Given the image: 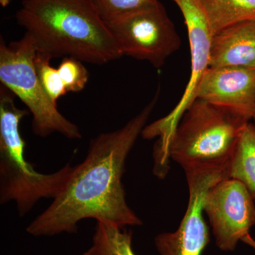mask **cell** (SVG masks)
<instances>
[{"mask_svg": "<svg viewBox=\"0 0 255 255\" xmlns=\"http://www.w3.org/2000/svg\"><path fill=\"white\" fill-rule=\"evenodd\" d=\"M159 90L140 113L123 127L90 140L86 157L73 166L68 180L50 205L26 228L36 237L78 232L82 220L112 223L119 227L138 226L142 220L126 199V162L141 135L158 100Z\"/></svg>", "mask_w": 255, "mask_h": 255, "instance_id": "obj_1", "label": "cell"}, {"mask_svg": "<svg viewBox=\"0 0 255 255\" xmlns=\"http://www.w3.org/2000/svg\"><path fill=\"white\" fill-rule=\"evenodd\" d=\"M15 18L50 59L104 65L123 57L92 0H23Z\"/></svg>", "mask_w": 255, "mask_h": 255, "instance_id": "obj_2", "label": "cell"}, {"mask_svg": "<svg viewBox=\"0 0 255 255\" xmlns=\"http://www.w3.org/2000/svg\"><path fill=\"white\" fill-rule=\"evenodd\" d=\"M15 96L0 86V204L14 201L20 217L43 199H54L68 180L73 166L41 173L26 158V141L20 123L28 111L16 107Z\"/></svg>", "mask_w": 255, "mask_h": 255, "instance_id": "obj_3", "label": "cell"}, {"mask_svg": "<svg viewBox=\"0 0 255 255\" xmlns=\"http://www.w3.org/2000/svg\"><path fill=\"white\" fill-rule=\"evenodd\" d=\"M248 122L228 111L196 99L172 134L167 157L186 171L226 168L242 129Z\"/></svg>", "mask_w": 255, "mask_h": 255, "instance_id": "obj_4", "label": "cell"}, {"mask_svg": "<svg viewBox=\"0 0 255 255\" xmlns=\"http://www.w3.org/2000/svg\"><path fill=\"white\" fill-rule=\"evenodd\" d=\"M36 47L25 32L21 39L6 43L0 40V82L26 105L32 115V129L38 136L60 133L68 139H80L76 124L60 113L42 86L35 57Z\"/></svg>", "mask_w": 255, "mask_h": 255, "instance_id": "obj_5", "label": "cell"}, {"mask_svg": "<svg viewBox=\"0 0 255 255\" xmlns=\"http://www.w3.org/2000/svg\"><path fill=\"white\" fill-rule=\"evenodd\" d=\"M106 23L123 56L145 60L157 69L182 45L173 21L159 0Z\"/></svg>", "mask_w": 255, "mask_h": 255, "instance_id": "obj_6", "label": "cell"}, {"mask_svg": "<svg viewBox=\"0 0 255 255\" xmlns=\"http://www.w3.org/2000/svg\"><path fill=\"white\" fill-rule=\"evenodd\" d=\"M179 10L187 26L191 54V75L177 105L167 116L144 128L141 135L150 140L157 137V145L164 150L179 121L195 100L196 93L210 67L214 31L201 0H172Z\"/></svg>", "mask_w": 255, "mask_h": 255, "instance_id": "obj_7", "label": "cell"}, {"mask_svg": "<svg viewBox=\"0 0 255 255\" xmlns=\"http://www.w3.org/2000/svg\"><path fill=\"white\" fill-rule=\"evenodd\" d=\"M255 198L236 179L224 177L211 187L204 201V214L221 251L233 252L255 226Z\"/></svg>", "mask_w": 255, "mask_h": 255, "instance_id": "obj_8", "label": "cell"}, {"mask_svg": "<svg viewBox=\"0 0 255 255\" xmlns=\"http://www.w3.org/2000/svg\"><path fill=\"white\" fill-rule=\"evenodd\" d=\"M189 200L185 214L174 232L162 233L155 238L159 255H201L210 242L204 219V201L216 182L228 177L225 168L186 171Z\"/></svg>", "mask_w": 255, "mask_h": 255, "instance_id": "obj_9", "label": "cell"}, {"mask_svg": "<svg viewBox=\"0 0 255 255\" xmlns=\"http://www.w3.org/2000/svg\"><path fill=\"white\" fill-rule=\"evenodd\" d=\"M196 99L251 122L255 111V69L209 67L198 87Z\"/></svg>", "mask_w": 255, "mask_h": 255, "instance_id": "obj_10", "label": "cell"}, {"mask_svg": "<svg viewBox=\"0 0 255 255\" xmlns=\"http://www.w3.org/2000/svg\"><path fill=\"white\" fill-rule=\"evenodd\" d=\"M210 67L255 69V22L236 23L215 33Z\"/></svg>", "mask_w": 255, "mask_h": 255, "instance_id": "obj_11", "label": "cell"}, {"mask_svg": "<svg viewBox=\"0 0 255 255\" xmlns=\"http://www.w3.org/2000/svg\"><path fill=\"white\" fill-rule=\"evenodd\" d=\"M228 177L244 183L255 199V127L248 122L242 129L228 167Z\"/></svg>", "mask_w": 255, "mask_h": 255, "instance_id": "obj_12", "label": "cell"}, {"mask_svg": "<svg viewBox=\"0 0 255 255\" xmlns=\"http://www.w3.org/2000/svg\"><path fill=\"white\" fill-rule=\"evenodd\" d=\"M214 34L236 23L255 22V0H201Z\"/></svg>", "mask_w": 255, "mask_h": 255, "instance_id": "obj_13", "label": "cell"}, {"mask_svg": "<svg viewBox=\"0 0 255 255\" xmlns=\"http://www.w3.org/2000/svg\"><path fill=\"white\" fill-rule=\"evenodd\" d=\"M112 223L97 221L91 246L83 255H136L132 233Z\"/></svg>", "mask_w": 255, "mask_h": 255, "instance_id": "obj_14", "label": "cell"}, {"mask_svg": "<svg viewBox=\"0 0 255 255\" xmlns=\"http://www.w3.org/2000/svg\"><path fill=\"white\" fill-rule=\"evenodd\" d=\"M50 58L37 51L35 57V65L38 78L43 89L50 100L57 104L60 97L68 93L58 68L50 65Z\"/></svg>", "mask_w": 255, "mask_h": 255, "instance_id": "obj_15", "label": "cell"}, {"mask_svg": "<svg viewBox=\"0 0 255 255\" xmlns=\"http://www.w3.org/2000/svg\"><path fill=\"white\" fill-rule=\"evenodd\" d=\"M101 18L110 22L143 9L158 0H92Z\"/></svg>", "mask_w": 255, "mask_h": 255, "instance_id": "obj_16", "label": "cell"}, {"mask_svg": "<svg viewBox=\"0 0 255 255\" xmlns=\"http://www.w3.org/2000/svg\"><path fill=\"white\" fill-rule=\"evenodd\" d=\"M76 58H64L58 70L68 92H80L85 89L89 80V72Z\"/></svg>", "mask_w": 255, "mask_h": 255, "instance_id": "obj_17", "label": "cell"}, {"mask_svg": "<svg viewBox=\"0 0 255 255\" xmlns=\"http://www.w3.org/2000/svg\"><path fill=\"white\" fill-rule=\"evenodd\" d=\"M242 242L244 243L245 244H246L247 246L251 247L252 249L255 252V240L252 237L251 235H248L246 238H243V239L242 240Z\"/></svg>", "mask_w": 255, "mask_h": 255, "instance_id": "obj_18", "label": "cell"}, {"mask_svg": "<svg viewBox=\"0 0 255 255\" xmlns=\"http://www.w3.org/2000/svg\"><path fill=\"white\" fill-rule=\"evenodd\" d=\"M12 0H0V4L2 7H6L11 3Z\"/></svg>", "mask_w": 255, "mask_h": 255, "instance_id": "obj_19", "label": "cell"}, {"mask_svg": "<svg viewBox=\"0 0 255 255\" xmlns=\"http://www.w3.org/2000/svg\"><path fill=\"white\" fill-rule=\"evenodd\" d=\"M252 120L253 121V122H252V123L253 124V125H254V127H255V111L254 116H253V119H252Z\"/></svg>", "mask_w": 255, "mask_h": 255, "instance_id": "obj_20", "label": "cell"}]
</instances>
